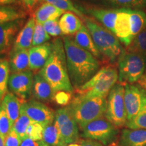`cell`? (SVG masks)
Segmentation results:
<instances>
[{
    "label": "cell",
    "mask_w": 146,
    "mask_h": 146,
    "mask_svg": "<svg viewBox=\"0 0 146 146\" xmlns=\"http://www.w3.org/2000/svg\"><path fill=\"white\" fill-rule=\"evenodd\" d=\"M21 146H49L45 143L43 140L36 141L33 140L27 137L23 139L21 142Z\"/></svg>",
    "instance_id": "38"
},
{
    "label": "cell",
    "mask_w": 146,
    "mask_h": 146,
    "mask_svg": "<svg viewBox=\"0 0 146 146\" xmlns=\"http://www.w3.org/2000/svg\"><path fill=\"white\" fill-rule=\"evenodd\" d=\"M84 20L85 27L100 54L112 62L116 61L124 51L118 38L112 32L100 26L90 18L84 17Z\"/></svg>",
    "instance_id": "4"
},
{
    "label": "cell",
    "mask_w": 146,
    "mask_h": 146,
    "mask_svg": "<svg viewBox=\"0 0 146 146\" xmlns=\"http://www.w3.org/2000/svg\"><path fill=\"white\" fill-rule=\"evenodd\" d=\"M80 146H104L100 142L95 141L92 139H87L83 140L80 142Z\"/></svg>",
    "instance_id": "40"
},
{
    "label": "cell",
    "mask_w": 146,
    "mask_h": 146,
    "mask_svg": "<svg viewBox=\"0 0 146 146\" xmlns=\"http://www.w3.org/2000/svg\"><path fill=\"white\" fill-rule=\"evenodd\" d=\"M42 140L49 146H65L62 141L56 118L54 122L44 127Z\"/></svg>",
    "instance_id": "25"
},
{
    "label": "cell",
    "mask_w": 146,
    "mask_h": 146,
    "mask_svg": "<svg viewBox=\"0 0 146 146\" xmlns=\"http://www.w3.org/2000/svg\"><path fill=\"white\" fill-rule=\"evenodd\" d=\"M23 24V19H18L0 25V58L11 50Z\"/></svg>",
    "instance_id": "13"
},
{
    "label": "cell",
    "mask_w": 146,
    "mask_h": 146,
    "mask_svg": "<svg viewBox=\"0 0 146 146\" xmlns=\"http://www.w3.org/2000/svg\"><path fill=\"white\" fill-rule=\"evenodd\" d=\"M120 143L121 146H146V129H123Z\"/></svg>",
    "instance_id": "19"
},
{
    "label": "cell",
    "mask_w": 146,
    "mask_h": 146,
    "mask_svg": "<svg viewBox=\"0 0 146 146\" xmlns=\"http://www.w3.org/2000/svg\"><path fill=\"white\" fill-rule=\"evenodd\" d=\"M0 146H5V139L0 135Z\"/></svg>",
    "instance_id": "45"
},
{
    "label": "cell",
    "mask_w": 146,
    "mask_h": 146,
    "mask_svg": "<svg viewBox=\"0 0 146 146\" xmlns=\"http://www.w3.org/2000/svg\"><path fill=\"white\" fill-rule=\"evenodd\" d=\"M24 6L28 10H32L35 6L39 0H21Z\"/></svg>",
    "instance_id": "41"
},
{
    "label": "cell",
    "mask_w": 146,
    "mask_h": 146,
    "mask_svg": "<svg viewBox=\"0 0 146 146\" xmlns=\"http://www.w3.org/2000/svg\"><path fill=\"white\" fill-rule=\"evenodd\" d=\"M25 16L23 11L10 5H0V25L23 19Z\"/></svg>",
    "instance_id": "27"
},
{
    "label": "cell",
    "mask_w": 146,
    "mask_h": 146,
    "mask_svg": "<svg viewBox=\"0 0 146 146\" xmlns=\"http://www.w3.org/2000/svg\"><path fill=\"white\" fill-rule=\"evenodd\" d=\"M118 80V70L114 67L106 66L98 70L89 81L78 89L76 97L82 99L106 98Z\"/></svg>",
    "instance_id": "3"
},
{
    "label": "cell",
    "mask_w": 146,
    "mask_h": 146,
    "mask_svg": "<svg viewBox=\"0 0 146 146\" xmlns=\"http://www.w3.org/2000/svg\"><path fill=\"white\" fill-rule=\"evenodd\" d=\"M80 129L91 122L105 116L106 98L82 99L76 97L68 106Z\"/></svg>",
    "instance_id": "5"
},
{
    "label": "cell",
    "mask_w": 146,
    "mask_h": 146,
    "mask_svg": "<svg viewBox=\"0 0 146 146\" xmlns=\"http://www.w3.org/2000/svg\"><path fill=\"white\" fill-rule=\"evenodd\" d=\"M44 130V127L41 124L32 122L29 125L27 130V137L33 140L39 141L43 139V133Z\"/></svg>",
    "instance_id": "35"
},
{
    "label": "cell",
    "mask_w": 146,
    "mask_h": 146,
    "mask_svg": "<svg viewBox=\"0 0 146 146\" xmlns=\"http://www.w3.org/2000/svg\"><path fill=\"white\" fill-rule=\"evenodd\" d=\"M68 76L73 87L78 89L98 72L100 64L90 52L76 44L70 36L63 38Z\"/></svg>",
    "instance_id": "1"
},
{
    "label": "cell",
    "mask_w": 146,
    "mask_h": 146,
    "mask_svg": "<svg viewBox=\"0 0 146 146\" xmlns=\"http://www.w3.org/2000/svg\"><path fill=\"white\" fill-rule=\"evenodd\" d=\"M113 34L126 47H129L131 44L133 39L131 35L129 9L122 8L118 10Z\"/></svg>",
    "instance_id": "14"
},
{
    "label": "cell",
    "mask_w": 146,
    "mask_h": 146,
    "mask_svg": "<svg viewBox=\"0 0 146 146\" xmlns=\"http://www.w3.org/2000/svg\"><path fill=\"white\" fill-rule=\"evenodd\" d=\"M21 142L17 133L12 129L5 139V146H21Z\"/></svg>",
    "instance_id": "37"
},
{
    "label": "cell",
    "mask_w": 146,
    "mask_h": 146,
    "mask_svg": "<svg viewBox=\"0 0 146 146\" xmlns=\"http://www.w3.org/2000/svg\"><path fill=\"white\" fill-rule=\"evenodd\" d=\"M138 83L142 89H143L144 90L146 91V71L145 74H143V75L141 76V78L139 80Z\"/></svg>",
    "instance_id": "43"
},
{
    "label": "cell",
    "mask_w": 146,
    "mask_h": 146,
    "mask_svg": "<svg viewBox=\"0 0 146 146\" xmlns=\"http://www.w3.org/2000/svg\"><path fill=\"white\" fill-rule=\"evenodd\" d=\"M124 98L127 122H129L135 117L141 110L143 104V89L132 84H125Z\"/></svg>",
    "instance_id": "12"
},
{
    "label": "cell",
    "mask_w": 146,
    "mask_h": 146,
    "mask_svg": "<svg viewBox=\"0 0 146 146\" xmlns=\"http://www.w3.org/2000/svg\"><path fill=\"white\" fill-rule=\"evenodd\" d=\"M81 129L84 138L95 140L104 145L112 144L118 135L117 128L105 116L91 122Z\"/></svg>",
    "instance_id": "8"
},
{
    "label": "cell",
    "mask_w": 146,
    "mask_h": 146,
    "mask_svg": "<svg viewBox=\"0 0 146 146\" xmlns=\"http://www.w3.org/2000/svg\"><path fill=\"white\" fill-rule=\"evenodd\" d=\"M59 25L63 35L76 33L83 27L80 18L70 12H65L59 20Z\"/></svg>",
    "instance_id": "23"
},
{
    "label": "cell",
    "mask_w": 146,
    "mask_h": 146,
    "mask_svg": "<svg viewBox=\"0 0 146 146\" xmlns=\"http://www.w3.org/2000/svg\"><path fill=\"white\" fill-rule=\"evenodd\" d=\"M55 94L50 83L39 73L34 76L32 95L35 99L42 102H50L54 100Z\"/></svg>",
    "instance_id": "16"
},
{
    "label": "cell",
    "mask_w": 146,
    "mask_h": 146,
    "mask_svg": "<svg viewBox=\"0 0 146 146\" xmlns=\"http://www.w3.org/2000/svg\"><path fill=\"white\" fill-rule=\"evenodd\" d=\"M128 52L135 53L146 58V27L135 36L129 45Z\"/></svg>",
    "instance_id": "30"
},
{
    "label": "cell",
    "mask_w": 146,
    "mask_h": 146,
    "mask_svg": "<svg viewBox=\"0 0 146 146\" xmlns=\"http://www.w3.org/2000/svg\"><path fill=\"white\" fill-rule=\"evenodd\" d=\"M60 93L58 94L57 96H56V97H54V98H56V101L60 104H65L68 102L69 98L68 94H70V93L64 92V91H60Z\"/></svg>",
    "instance_id": "39"
},
{
    "label": "cell",
    "mask_w": 146,
    "mask_h": 146,
    "mask_svg": "<svg viewBox=\"0 0 146 146\" xmlns=\"http://www.w3.org/2000/svg\"><path fill=\"white\" fill-rule=\"evenodd\" d=\"M32 120L27 116L25 113L21 111V114H20L19 118L14 123L12 126V129L17 133L18 136L21 139V141L25 139L27 137V128L32 123Z\"/></svg>",
    "instance_id": "31"
},
{
    "label": "cell",
    "mask_w": 146,
    "mask_h": 146,
    "mask_svg": "<svg viewBox=\"0 0 146 146\" xmlns=\"http://www.w3.org/2000/svg\"><path fill=\"white\" fill-rule=\"evenodd\" d=\"M125 86L116 83L110 91L105 117L116 128L126 126L127 115L125 104Z\"/></svg>",
    "instance_id": "7"
},
{
    "label": "cell",
    "mask_w": 146,
    "mask_h": 146,
    "mask_svg": "<svg viewBox=\"0 0 146 146\" xmlns=\"http://www.w3.org/2000/svg\"><path fill=\"white\" fill-rule=\"evenodd\" d=\"M12 128V125L10 118L4 108L0 104V135L4 139L10 132Z\"/></svg>",
    "instance_id": "34"
},
{
    "label": "cell",
    "mask_w": 146,
    "mask_h": 146,
    "mask_svg": "<svg viewBox=\"0 0 146 146\" xmlns=\"http://www.w3.org/2000/svg\"><path fill=\"white\" fill-rule=\"evenodd\" d=\"M52 50V43H48V42L43 45L32 47L31 48L29 49V68L30 70L33 71L41 70L50 58Z\"/></svg>",
    "instance_id": "15"
},
{
    "label": "cell",
    "mask_w": 146,
    "mask_h": 146,
    "mask_svg": "<svg viewBox=\"0 0 146 146\" xmlns=\"http://www.w3.org/2000/svg\"><path fill=\"white\" fill-rule=\"evenodd\" d=\"M118 81L121 84L138 82L145 69V58L135 53L125 52L118 60Z\"/></svg>",
    "instance_id": "6"
},
{
    "label": "cell",
    "mask_w": 146,
    "mask_h": 146,
    "mask_svg": "<svg viewBox=\"0 0 146 146\" xmlns=\"http://www.w3.org/2000/svg\"><path fill=\"white\" fill-rule=\"evenodd\" d=\"M74 41L78 46L90 52L94 57L98 58H102V54L95 45L90 33L85 26L83 25L81 29L75 33Z\"/></svg>",
    "instance_id": "21"
},
{
    "label": "cell",
    "mask_w": 146,
    "mask_h": 146,
    "mask_svg": "<svg viewBox=\"0 0 146 146\" xmlns=\"http://www.w3.org/2000/svg\"><path fill=\"white\" fill-rule=\"evenodd\" d=\"M46 3L54 5L56 8L64 11H68L76 14L80 17L84 18L83 13L77 7L74 6L70 0H44Z\"/></svg>",
    "instance_id": "32"
},
{
    "label": "cell",
    "mask_w": 146,
    "mask_h": 146,
    "mask_svg": "<svg viewBox=\"0 0 146 146\" xmlns=\"http://www.w3.org/2000/svg\"><path fill=\"white\" fill-rule=\"evenodd\" d=\"M50 39V35L45 31L42 24L36 23L34 29L32 47L38 46L47 43Z\"/></svg>",
    "instance_id": "33"
},
{
    "label": "cell",
    "mask_w": 146,
    "mask_h": 146,
    "mask_svg": "<svg viewBox=\"0 0 146 146\" xmlns=\"http://www.w3.org/2000/svg\"><path fill=\"white\" fill-rule=\"evenodd\" d=\"M114 1L120 4L135 5L140 3L143 0H114Z\"/></svg>",
    "instance_id": "42"
},
{
    "label": "cell",
    "mask_w": 146,
    "mask_h": 146,
    "mask_svg": "<svg viewBox=\"0 0 146 146\" xmlns=\"http://www.w3.org/2000/svg\"><path fill=\"white\" fill-rule=\"evenodd\" d=\"M18 0H0V5H9L17 2Z\"/></svg>",
    "instance_id": "44"
},
{
    "label": "cell",
    "mask_w": 146,
    "mask_h": 146,
    "mask_svg": "<svg viewBox=\"0 0 146 146\" xmlns=\"http://www.w3.org/2000/svg\"><path fill=\"white\" fill-rule=\"evenodd\" d=\"M35 23L36 21L34 17L29 18L21 31L18 33L12 47L27 50L31 48Z\"/></svg>",
    "instance_id": "18"
},
{
    "label": "cell",
    "mask_w": 146,
    "mask_h": 146,
    "mask_svg": "<svg viewBox=\"0 0 146 146\" xmlns=\"http://www.w3.org/2000/svg\"><path fill=\"white\" fill-rule=\"evenodd\" d=\"M52 45L50 58L39 73L50 83L55 93H72L74 87L68 76L64 41L61 39H56Z\"/></svg>",
    "instance_id": "2"
},
{
    "label": "cell",
    "mask_w": 146,
    "mask_h": 146,
    "mask_svg": "<svg viewBox=\"0 0 146 146\" xmlns=\"http://www.w3.org/2000/svg\"><path fill=\"white\" fill-rule=\"evenodd\" d=\"M10 72L8 60L0 58V103L8 92Z\"/></svg>",
    "instance_id": "28"
},
{
    "label": "cell",
    "mask_w": 146,
    "mask_h": 146,
    "mask_svg": "<svg viewBox=\"0 0 146 146\" xmlns=\"http://www.w3.org/2000/svg\"><path fill=\"white\" fill-rule=\"evenodd\" d=\"M64 13L65 11L60 10L48 3H45L35 12L34 18L36 23L43 24L47 21L58 19Z\"/></svg>",
    "instance_id": "22"
},
{
    "label": "cell",
    "mask_w": 146,
    "mask_h": 146,
    "mask_svg": "<svg viewBox=\"0 0 146 146\" xmlns=\"http://www.w3.org/2000/svg\"><path fill=\"white\" fill-rule=\"evenodd\" d=\"M0 104L4 108L13 126L21 114L22 100L12 93L8 92Z\"/></svg>",
    "instance_id": "20"
},
{
    "label": "cell",
    "mask_w": 146,
    "mask_h": 146,
    "mask_svg": "<svg viewBox=\"0 0 146 146\" xmlns=\"http://www.w3.org/2000/svg\"><path fill=\"white\" fill-rule=\"evenodd\" d=\"M43 27L49 35L52 36H58L62 34L59 25V20L56 19L54 21H49L44 23Z\"/></svg>",
    "instance_id": "36"
},
{
    "label": "cell",
    "mask_w": 146,
    "mask_h": 146,
    "mask_svg": "<svg viewBox=\"0 0 146 146\" xmlns=\"http://www.w3.org/2000/svg\"><path fill=\"white\" fill-rule=\"evenodd\" d=\"M88 12L96 19L101 22L110 31L113 33L115 22L118 14V10H103V9H89Z\"/></svg>",
    "instance_id": "24"
},
{
    "label": "cell",
    "mask_w": 146,
    "mask_h": 146,
    "mask_svg": "<svg viewBox=\"0 0 146 146\" xmlns=\"http://www.w3.org/2000/svg\"><path fill=\"white\" fill-rule=\"evenodd\" d=\"M131 25V35L133 39L146 27V14L141 10L129 9Z\"/></svg>",
    "instance_id": "26"
},
{
    "label": "cell",
    "mask_w": 146,
    "mask_h": 146,
    "mask_svg": "<svg viewBox=\"0 0 146 146\" xmlns=\"http://www.w3.org/2000/svg\"><path fill=\"white\" fill-rule=\"evenodd\" d=\"M9 66L12 73L19 72L29 68V53L27 49L12 47L9 52Z\"/></svg>",
    "instance_id": "17"
},
{
    "label": "cell",
    "mask_w": 146,
    "mask_h": 146,
    "mask_svg": "<svg viewBox=\"0 0 146 146\" xmlns=\"http://www.w3.org/2000/svg\"><path fill=\"white\" fill-rule=\"evenodd\" d=\"M33 74L31 70L12 73L8 82L10 92L17 96L22 101H26L32 94Z\"/></svg>",
    "instance_id": "10"
},
{
    "label": "cell",
    "mask_w": 146,
    "mask_h": 146,
    "mask_svg": "<svg viewBox=\"0 0 146 146\" xmlns=\"http://www.w3.org/2000/svg\"><path fill=\"white\" fill-rule=\"evenodd\" d=\"M56 120L64 145L67 146L78 141L79 127L69 106L58 109L56 111Z\"/></svg>",
    "instance_id": "9"
},
{
    "label": "cell",
    "mask_w": 146,
    "mask_h": 146,
    "mask_svg": "<svg viewBox=\"0 0 146 146\" xmlns=\"http://www.w3.org/2000/svg\"><path fill=\"white\" fill-rule=\"evenodd\" d=\"M21 111L25 113L35 123L41 124L45 127L54 121L56 112L44 104L36 100L22 101Z\"/></svg>",
    "instance_id": "11"
},
{
    "label": "cell",
    "mask_w": 146,
    "mask_h": 146,
    "mask_svg": "<svg viewBox=\"0 0 146 146\" xmlns=\"http://www.w3.org/2000/svg\"><path fill=\"white\" fill-rule=\"evenodd\" d=\"M126 126L128 129H146V91L143 89V104L141 110L135 117L127 122Z\"/></svg>",
    "instance_id": "29"
}]
</instances>
